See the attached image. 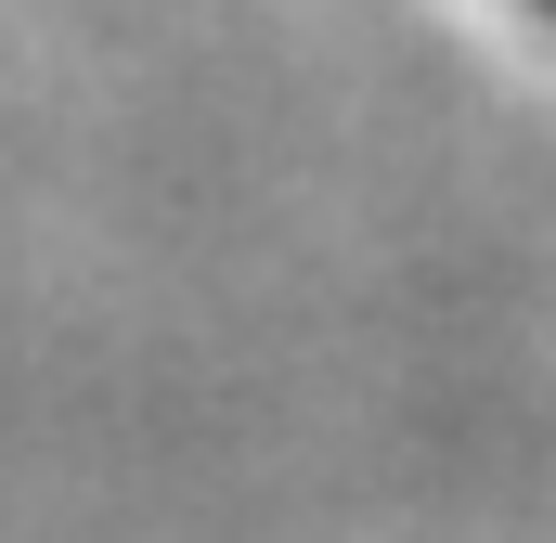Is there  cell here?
Returning a JSON list of instances; mask_svg holds the SVG:
<instances>
[{
  "label": "cell",
  "instance_id": "1",
  "mask_svg": "<svg viewBox=\"0 0 556 543\" xmlns=\"http://www.w3.org/2000/svg\"><path fill=\"white\" fill-rule=\"evenodd\" d=\"M544 13H556V0H544Z\"/></svg>",
  "mask_w": 556,
  "mask_h": 543
}]
</instances>
